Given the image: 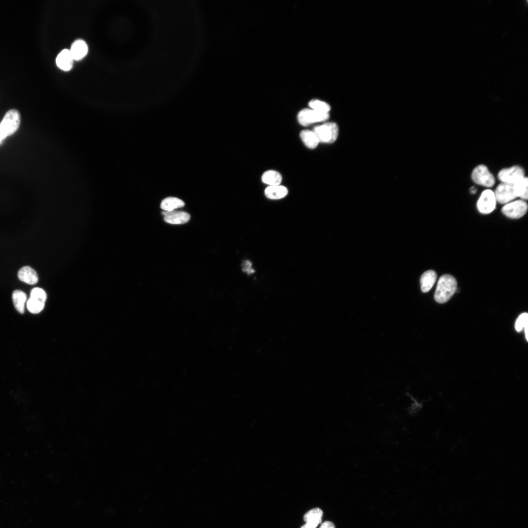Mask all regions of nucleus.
Instances as JSON below:
<instances>
[{"label":"nucleus","mask_w":528,"mask_h":528,"mask_svg":"<svg viewBox=\"0 0 528 528\" xmlns=\"http://www.w3.org/2000/svg\"><path fill=\"white\" fill-rule=\"evenodd\" d=\"M19 279L28 284L34 285L38 281L37 272L29 266L22 267L18 272Z\"/></svg>","instance_id":"13"},{"label":"nucleus","mask_w":528,"mask_h":528,"mask_svg":"<svg viewBox=\"0 0 528 528\" xmlns=\"http://www.w3.org/2000/svg\"><path fill=\"white\" fill-rule=\"evenodd\" d=\"M164 220L172 224H181L187 222L190 219L189 213L182 211H163Z\"/></svg>","instance_id":"10"},{"label":"nucleus","mask_w":528,"mask_h":528,"mask_svg":"<svg viewBox=\"0 0 528 528\" xmlns=\"http://www.w3.org/2000/svg\"><path fill=\"white\" fill-rule=\"evenodd\" d=\"M472 180L480 185L486 187H492L495 182L493 175L484 165H479L473 170L471 174Z\"/></svg>","instance_id":"5"},{"label":"nucleus","mask_w":528,"mask_h":528,"mask_svg":"<svg viewBox=\"0 0 528 528\" xmlns=\"http://www.w3.org/2000/svg\"><path fill=\"white\" fill-rule=\"evenodd\" d=\"M26 300V295L20 290H15L12 293V300L15 308L20 313L24 312V304Z\"/></svg>","instance_id":"20"},{"label":"nucleus","mask_w":528,"mask_h":528,"mask_svg":"<svg viewBox=\"0 0 528 528\" xmlns=\"http://www.w3.org/2000/svg\"><path fill=\"white\" fill-rule=\"evenodd\" d=\"M308 105L311 109L321 112L329 113L330 109L328 103L317 99L310 101Z\"/></svg>","instance_id":"23"},{"label":"nucleus","mask_w":528,"mask_h":528,"mask_svg":"<svg viewBox=\"0 0 528 528\" xmlns=\"http://www.w3.org/2000/svg\"><path fill=\"white\" fill-rule=\"evenodd\" d=\"M320 528H335V527L332 522L326 521L321 524Z\"/></svg>","instance_id":"28"},{"label":"nucleus","mask_w":528,"mask_h":528,"mask_svg":"<svg viewBox=\"0 0 528 528\" xmlns=\"http://www.w3.org/2000/svg\"><path fill=\"white\" fill-rule=\"evenodd\" d=\"M297 118L301 125L307 126L311 124L328 120L329 113L319 112L311 109H305L299 112Z\"/></svg>","instance_id":"4"},{"label":"nucleus","mask_w":528,"mask_h":528,"mask_svg":"<svg viewBox=\"0 0 528 528\" xmlns=\"http://www.w3.org/2000/svg\"><path fill=\"white\" fill-rule=\"evenodd\" d=\"M282 179L281 174L274 170H268L262 175V181L269 186L279 185Z\"/></svg>","instance_id":"19"},{"label":"nucleus","mask_w":528,"mask_h":528,"mask_svg":"<svg viewBox=\"0 0 528 528\" xmlns=\"http://www.w3.org/2000/svg\"><path fill=\"white\" fill-rule=\"evenodd\" d=\"M323 512L319 508H314L308 511L304 516L306 523L316 527L321 523Z\"/></svg>","instance_id":"17"},{"label":"nucleus","mask_w":528,"mask_h":528,"mask_svg":"<svg viewBox=\"0 0 528 528\" xmlns=\"http://www.w3.org/2000/svg\"><path fill=\"white\" fill-rule=\"evenodd\" d=\"M45 302L37 299L30 297L27 302V308L32 313L40 312L44 307Z\"/></svg>","instance_id":"22"},{"label":"nucleus","mask_w":528,"mask_h":528,"mask_svg":"<svg viewBox=\"0 0 528 528\" xmlns=\"http://www.w3.org/2000/svg\"><path fill=\"white\" fill-rule=\"evenodd\" d=\"M496 202L494 192L490 189L485 190L478 199L477 209L481 213L489 214L495 208Z\"/></svg>","instance_id":"8"},{"label":"nucleus","mask_w":528,"mask_h":528,"mask_svg":"<svg viewBox=\"0 0 528 528\" xmlns=\"http://www.w3.org/2000/svg\"><path fill=\"white\" fill-rule=\"evenodd\" d=\"M312 131L319 143H332L336 140L338 135V126L334 122H327L316 126Z\"/></svg>","instance_id":"3"},{"label":"nucleus","mask_w":528,"mask_h":528,"mask_svg":"<svg viewBox=\"0 0 528 528\" xmlns=\"http://www.w3.org/2000/svg\"><path fill=\"white\" fill-rule=\"evenodd\" d=\"M301 528H316V527L310 524L306 523L304 525L301 527Z\"/></svg>","instance_id":"29"},{"label":"nucleus","mask_w":528,"mask_h":528,"mask_svg":"<svg viewBox=\"0 0 528 528\" xmlns=\"http://www.w3.org/2000/svg\"><path fill=\"white\" fill-rule=\"evenodd\" d=\"M528 178L525 176L513 184L517 197H520L522 200H527L528 199Z\"/></svg>","instance_id":"21"},{"label":"nucleus","mask_w":528,"mask_h":528,"mask_svg":"<svg viewBox=\"0 0 528 528\" xmlns=\"http://www.w3.org/2000/svg\"><path fill=\"white\" fill-rule=\"evenodd\" d=\"M457 283L452 275L444 274L439 279L435 293L436 302L443 304L447 302L455 293Z\"/></svg>","instance_id":"1"},{"label":"nucleus","mask_w":528,"mask_h":528,"mask_svg":"<svg viewBox=\"0 0 528 528\" xmlns=\"http://www.w3.org/2000/svg\"><path fill=\"white\" fill-rule=\"evenodd\" d=\"M242 270L248 275L255 272V270L252 268V263L248 260H245L242 262Z\"/></svg>","instance_id":"27"},{"label":"nucleus","mask_w":528,"mask_h":528,"mask_svg":"<svg viewBox=\"0 0 528 528\" xmlns=\"http://www.w3.org/2000/svg\"><path fill=\"white\" fill-rule=\"evenodd\" d=\"M476 189L474 187H472L470 189V192L472 194H474L476 192Z\"/></svg>","instance_id":"30"},{"label":"nucleus","mask_w":528,"mask_h":528,"mask_svg":"<svg viewBox=\"0 0 528 528\" xmlns=\"http://www.w3.org/2000/svg\"><path fill=\"white\" fill-rule=\"evenodd\" d=\"M3 139H3V138L2 137V136H1L0 135V143H1V142H2V140H3Z\"/></svg>","instance_id":"31"},{"label":"nucleus","mask_w":528,"mask_h":528,"mask_svg":"<svg viewBox=\"0 0 528 528\" xmlns=\"http://www.w3.org/2000/svg\"><path fill=\"white\" fill-rule=\"evenodd\" d=\"M498 177L502 183L514 184L525 177V172L522 167L513 166L501 170Z\"/></svg>","instance_id":"6"},{"label":"nucleus","mask_w":528,"mask_h":528,"mask_svg":"<svg viewBox=\"0 0 528 528\" xmlns=\"http://www.w3.org/2000/svg\"><path fill=\"white\" fill-rule=\"evenodd\" d=\"M496 201L501 204H506L517 197L513 184L501 183L494 192Z\"/></svg>","instance_id":"9"},{"label":"nucleus","mask_w":528,"mask_h":528,"mask_svg":"<svg viewBox=\"0 0 528 528\" xmlns=\"http://www.w3.org/2000/svg\"><path fill=\"white\" fill-rule=\"evenodd\" d=\"M288 193L287 188L282 185L269 186L264 191L265 196L269 199H278L284 198Z\"/></svg>","instance_id":"15"},{"label":"nucleus","mask_w":528,"mask_h":528,"mask_svg":"<svg viewBox=\"0 0 528 528\" xmlns=\"http://www.w3.org/2000/svg\"><path fill=\"white\" fill-rule=\"evenodd\" d=\"M437 279V274L434 270H429L424 272L421 276L420 283L421 289L423 292L429 291Z\"/></svg>","instance_id":"14"},{"label":"nucleus","mask_w":528,"mask_h":528,"mask_svg":"<svg viewBox=\"0 0 528 528\" xmlns=\"http://www.w3.org/2000/svg\"><path fill=\"white\" fill-rule=\"evenodd\" d=\"M528 314L527 313H522L517 318L515 324L516 330L519 332L523 329L528 328Z\"/></svg>","instance_id":"25"},{"label":"nucleus","mask_w":528,"mask_h":528,"mask_svg":"<svg viewBox=\"0 0 528 528\" xmlns=\"http://www.w3.org/2000/svg\"><path fill=\"white\" fill-rule=\"evenodd\" d=\"M25 425L28 429L30 430H36L39 426V420L36 415L27 414L24 418Z\"/></svg>","instance_id":"24"},{"label":"nucleus","mask_w":528,"mask_h":528,"mask_svg":"<svg viewBox=\"0 0 528 528\" xmlns=\"http://www.w3.org/2000/svg\"><path fill=\"white\" fill-rule=\"evenodd\" d=\"M74 59L69 50L65 49L58 55L56 63L58 67L64 71L70 70L73 66Z\"/></svg>","instance_id":"11"},{"label":"nucleus","mask_w":528,"mask_h":528,"mask_svg":"<svg viewBox=\"0 0 528 528\" xmlns=\"http://www.w3.org/2000/svg\"><path fill=\"white\" fill-rule=\"evenodd\" d=\"M528 205L524 200L519 199L506 204L502 208V213L511 219H519L527 212Z\"/></svg>","instance_id":"7"},{"label":"nucleus","mask_w":528,"mask_h":528,"mask_svg":"<svg viewBox=\"0 0 528 528\" xmlns=\"http://www.w3.org/2000/svg\"><path fill=\"white\" fill-rule=\"evenodd\" d=\"M69 50L74 60L79 61L84 58L87 54L88 47L84 41L77 40L72 44Z\"/></svg>","instance_id":"12"},{"label":"nucleus","mask_w":528,"mask_h":528,"mask_svg":"<svg viewBox=\"0 0 528 528\" xmlns=\"http://www.w3.org/2000/svg\"><path fill=\"white\" fill-rule=\"evenodd\" d=\"M300 136L304 144L309 149L315 148L319 143L317 136L313 131L303 130L300 133Z\"/></svg>","instance_id":"16"},{"label":"nucleus","mask_w":528,"mask_h":528,"mask_svg":"<svg viewBox=\"0 0 528 528\" xmlns=\"http://www.w3.org/2000/svg\"><path fill=\"white\" fill-rule=\"evenodd\" d=\"M20 122L19 112L16 110H9L0 123V135L3 139L12 135L19 129Z\"/></svg>","instance_id":"2"},{"label":"nucleus","mask_w":528,"mask_h":528,"mask_svg":"<svg viewBox=\"0 0 528 528\" xmlns=\"http://www.w3.org/2000/svg\"><path fill=\"white\" fill-rule=\"evenodd\" d=\"M30 297L36 298L45 302L46 295L44 290L42 288L35 287L33 288L31 291Z\"/></svg>","instance_id":"26"},{"label":"nucleus","mask_w":528,"mask_h":528,"mask_svg":"<svg viewBox=\"0 0 528 528\" xmlns=\"http://www.w3.org/2000/svg\"><path fill=\"white\" fill-rule=\"evenodd\" d=\"M184 205V202L178 198L168 197L161 201L160 207L165 211H172L176 209L182 207Z\"/></svg>","instance_id":"18"}]
</instances>
